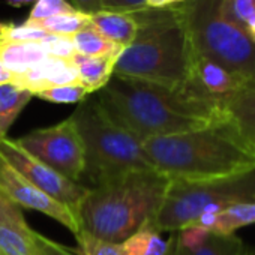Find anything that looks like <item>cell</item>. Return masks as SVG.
I'll return each instance as SVG.
<instances>
[{
    "label": "cell",
    "mask_w": 255,
    "mask_h": 255,
    "mask_svg": "<svg viewBox=\"0 0 255 255\" xmlns=\"http://www.w3.org/2000/svg\"><path fill=\"white\" fill-rule=\"evenodd\" d=\"M98 102L141 141L210 126L227 119L222 108L188 87L168 89L113 75Z\"/></svg>",
    "instance_id": "cell-1"
},
{
    "label": "cell",
    "mask_w": 255,
    "mask_h": 255,
    "mask_svg": "<svg viewBox=\"0 0 255 255\" xmlns=\"http://www.w3.org/2000/svg\"><path fill=\"white\" fill-rule=\"evenodd\" d=\"M144 150L153 168L170 180L231 176L255 165V146L224 119L188 132L147 138Z\"/></svg>",
    "instance_id": "cell-2"
},
{
    "label": "cell",
    "mask_w": 255,
    "mask_h": 255,
    "mask_svg": "<svg viewBox=\"0 0 255 255\" xmlns=\"http://www.w3.org/2000/svg\"><path fill=\"white\" fill-rule=\"evenodd\" d=\"M138 32L114 65V75L168 89L188 83L192 48L180 6L137 11Z\"/></svg>",
    "instance_id": "cell-3"
},
{
    "label": "cell",
    "mask_w": 255,
    "mask_h": 255,
    "mask_svg": "<svg viewBox=\"0 0 255 255\" xmlns=\"http://www.w3.org/2000/svg\"><path fill=\"white\" fill-rule=\"evenodd\" d=\"M168 183L164 174L146 170L90 188L80 209L81 230L99 240L122 243L155 219Z\"/></svg>",
    "instance_id": "cell-4"
},
{
    "label": "cell",
    "mask_w": 255,
    "mask_h": 255,
    "mask_svg": "<svg viewBox=\"0 0 255 255\" xmlns=\"http://www.w3.org/2000/svg\"><path fill=\"white\" fill-rule=\"evenodd\" d=\"M84 144L83 179L92 186L102 185L134 171L155 170L143 141L116 122L98 102L86 99L72 114Z\"/></svg>",
    "instance_id": "cell-5"
},
{
    "label": "cell",
    "mask_w": 255,
    "mask_h": 255,
    "mask_svg": "<svg viewBox=\"0 0 255 255\" xmlns=\"http://www.w3.org/2000/svg\"><path fill=\"white\" fill-rule=\"evenodd\" d=\"M222 0H186L179 5L191 48L246 81H255V42L230 20Z\"/></svg>",
    "instance_id": "cell-6"
},
{
    "label": "cell",
    "mask_w": 255,
    "mask_h": 255,
    "mask_svg": "<svg viewBox=\"0 0 255 255\" xmlns=\"http://www.w3.org/2000/svg\"><path fill=\"white\" fill-rule=\"evenodd\" d=\"M239 203H255V165L225 177L170 180L152 224L161 233H176L203 213L222 212Z\"/></svg>",
    "instance_id": "cell-7"
},
{
    "label": "cell",
    "mask_w": 255,
    "mask_h": 255,
    "mask_svg": "<svg viewBox=\"0 0 255 255\" xmlns=\"http://www.w3.org/2000/svg\"><path fill=\"white\" fill-rule=\"evenodd\" d=\"M17 143L69 180L78 183L83 180L86 170L84 144L72 116L57 125L41 128L17 138Z\"/></svg>",
    "instance_id": "cell-8"
},
{
    "label": "cell",
    "mask_w": 255,
    "mask_h": 255,
    "mask_svg": "<svg viewBox=\"0 0 255 255\" xmlns=\"http://www.w3.org/2000/svg\"><path fill=\"white\" fill-rule=\"evenodd\" d=\"M0 158L42 192L66 206L80 219V209L90 191L89 186L62 176L38 158L27 153L17 140L5 138L0 141Z\"/></svg>",
    "instance_id": "cell-9"
},
{
    "label": "cell",
    "mask_w": 255,
    "mask_h": 255,
    "mask_svg": "<svg viewBox=\"0 0 255 255\" xmlns=\"http://www.w3.org/2000/svg\"><path fill=\"white\" fill-rule=\"evenodd\" d=\"M0 194L21 209L26 207L47 215L66 227L74 236L81 231L80 219L74 212L26 180L2 158H0Z\"/></svg>",
    "instance_id": "cell-10"
},
{
    "label": "cell",
    "mask_w": 255,
    "mask_h": 255,
    "mask_svg": "<svg viewBox=\"0 0 255 255\" xmlns=\"http://www.w3.org/2000/svg\"><path fill=\"white\" fill-rule=\"evenodd\" d=\"M246 80L225 69L219 63L192 51L189 77L185 87L195 95L222 108V104L236 95Z\"/></svg>",
    "instance_id": "cell-11"
},
{
    "label": "cell",
    "mask_w": 255,
    "mask_h": 255,
    "mask_svg": "<svg viewBox=\"0 0 255 255\" xmlns=\"http://www.w3.org/2000/svg\"><path fill=\"white\" fill-rule=\"evenodd\" d=\"M0 255H41L23 210L0 194Z\"/></svg>",
    "instance_id": "cell-12"
},
{
    "label": "cell",
    "mask_w": 255,
    "mask_h": 255,
    "mask_svg": "<svg viewBox=\"0 0 255 255\" xmlns=\"http://www.w3.org/2000/svg\"><path fill=\"white\" fill-rule=\"evenodd\" d=\"M75 83H78V72L74 62L50 56L29 71L14 77V84L20 89L29 90L33 96L50 87Z\"/></svg>",
    "instance_id": "cell-13"
},
{
    "label": "cell",
    "mask_w": 255,
    "mask_h": 255,
    "mask_svg": "<svg viewBox=\"0 0 255 255\" xmlns=\"http://www.w3.org/2000/svg\"><path fill=\"white\" fill-rule=\"evenodd\" d=\"M90 26L114 45L125 48L138 32V18L137 12L102 9L90 14Z\"/></svg>",
    "instance_id": "cell-14"
},
{
    "label": "cell",
    "mask_w": 255,
    "mask_h": 255,
    "mask_svg": "<svg viewBox=\"0 0 255 255\" xmlns=\"http://www.w3.org/2000/svg\"><path fill=\"white\" fill-rule=\"evenodd\" d=\"M222 111L246 140L255 143V81H246L222 104Z\"/></svg>",
    "instance_id": "cell-15"
},
{
    "label": "cell",
    "mask_w": 255,
    "mask_h": 255,
    "mask_svg": "<svg viewBox=\"0 0 255 255\" xmlns=\"http://www.w3.org/2000/svg\"><path fill=\"white\" fill-rule=\"evenodd\" d=\"M119 56L107 57H86L75 54L74 62L78 72V83L92 95L102 90L114 75V65Z\"/></svg>",
    "instance_id": "cell-16"
},
{
    "label": "cell",
    "mask_w": 255,
    "mask_h": 255,
    "mask_svg": "<svg viewBox=\"0 0 255 255\" xmlns=\"http://www.w3.org/2000/svg\"><path fill=\"white\" fill-rule=\"evenodd\" d=\"M41 42H11L0 39V60L15 75H20L47 59Z\"/></svg>",
    "instance_id": "cell-17"
},
{
    "label": "cell",
    "mask_w": 255,
    "mask_h": 255,
    "mask_svg": "<svg viewBox=\"0 0 255 255\" xmlns=\"http://www.w3.org/2000/svg\"><path fill=\"white\" fill-rule=\"evenodd\" d=\"M171 243V236L164 239L161 231L152 222L144 224L132 236L119 243L123 255H167Z\"/></svg>",
    "instance_id": "cell-18"
},
{
    "label": "cell",
    "mask_w": 255,
    "mask_h": 255,
    "mask_svg": "<svg viewBox=\"0 0 255 255\" xmlns=\"http://www.w3.org/2000/svg\"><path fill=\"white\" fill-rule=\"evenodd\" d=\"M33 95L15 84L0 86V141L8 138V132L17 117L30 102Z\"/></svg>",
    "instance_id": "cell-19"
},
{
    "label": "cell",
    "mask_w": 255,
    "mask_h": 255,
    "mask_svg": "<svg viewBox=\"0 0 255 255\" xmlns=\"http://www.w3.org/2000/svg\"><path fill=\"white\" fill-rule=\"evenodd\" d=\"M255 224V203H239L216 213L212 234L233 236L237 230Z\"/></svg>",
    "instance_id": "cell-20"
},
{
    "label": "cell",
    "mask_w": 255,
    "mask_h": 255,
    "mask_svg": "<svg viewBox=\"0 0 255 255\" xmlns=\"http://www.w3.org/2000/svg\"><path fill=\"white\" fill-rule=\"evenodd\" d=\"M72 44L75 53L86 57H107V56H119L123 48L114 45L111 41L104 38L96 29L92 26L84 27L72 38Z\"/></svg>",
    "instance_id": "cell-21"
},
{
    "label": "cell",
    "mask_w": 255,
    "mask_h": 255,
    "mask_svg": "<svg viewBox=\"0 0 255 255\" xmlns=\"http://www.w3.org/2000/svg\"><path fill=\"white\" fill-rule=\"evenodd\" d=\"M35 26H38L39 29L47 32L48 35L72 38L75 33H78L84 27L90 26V14L74 9L71 12L60 14V15L51 17L48 20H44Z\"/></svg>",
    "instance_id": "cell-22"
},
{
    "label": "cell",
    "mask_w": 255,
    "mask_h": 255,
    "mask_svg": "<svg viewBox=\"0 0 255 255\" xmlns=\"http://www.w3.org/2000/svg\"><path fill=\"white\" fill-rule=\"evenodd\" d=\"M245 243L236 234L233 236H216L210 234L207 240L195 251H185L186 255H243Z\"/></svg>",
    "instance_id": "cell-23"
},
{
    "label": "cell",
    "mask_w": 255,
    "mask_h": 255,
    "mask_svg": "<svg viewBox=\"0 0 255 255\" xmlns=\"http://www.w3.org/2000/svg\"><path fill=\"white\" fill-rule=\"evenodd\" d=\"M35 96L53 104H81L90 96V93L80 83H75V84L50 87L38 92Z\"/></svg>",
    "instance_id": "cell-24"
},
{
    "label": "cell",
    "mask_w": 255,
    "mask_h": 255,
    "mask_svg": "<svg viewBox=\"0 0 255 255\" xmlns=\"http://www.w3.org/2000/svg\"><path fill=\"white\" fill-rule=\"evenodd\" d=\"M50 35L39 29L38 26L30 24H12L0 23V39L11 42H42Z\"/></svg>",
    "instance_id": "cell-25"
},
{
    "label": "cell",
    "mask_w": 255,
    "mask_h": 255,
    "mask_svg": "<svg viewBox=\"0 0 255 255\" xmlns=\"http://www.w3.org/2000/svg\"><path fill=\"white\" fill-rule=\"evenodd\" d=\"M74 9H75L74 5H71L68 0H36L24 23L35 26L44 20H48V18L60 15V14L71 12Z\"/></svg>",
    "instance_id": "cell-26"
},
{
    "label": "cell",
    "mask_w": 255,
    "mask_h": 255,
    "mask_svg": "<svg viewBox=\"0 0 255 255\" xmlns=\"http://www.w3.org/2000/svg\"><path fill=\"white\" fill-rule=\"evenodd\" d=\"M78 242L77 249H72L77 255H123L119 245L99 240L86 231H78L75 234Z\"/></svg>",
    "instance_id": "cell-27"
},
{
    "label": "cell",
    "mask_w": 255,
    "mask_h": 255,
    "mask_svg": "<svg viewBox=\"0 0 255 255\" xmlns=\"http://www.w3.org/2000/svg\"><path fill=\"white\" fill-rule=\"evenodd\" d=\"M221 8L230 20L245 27L255 15V0H222Z\"/></svg>",
    "instance_id": "cell-28"
},
{
    "label": "cell",
    "mask_w": 255,
    "mask_h": 255,
    "mask_svg": "<svg viewBox=\"0 0 255 255\" xmlns=\"http://www.w3.org/2000/svg\"><path fill=\"white\" fill-rule=\"evenodd\" d=\"M210 234L212 233H209L207 230H204L203 227H200L197 224L185 225L183 228L176 231V236H177V240H179L180 246L188 252L195 251L197 248H200L207 240V237Z\"/></svg>",
    "instance_id": "cell-29"
},
{
    "label": "cell",
    "mask_w": 255,
    "mask_h": 255,
    "mask_svg": "<svg viewBox=\"0 0 255 255\" xmlns=\"http://www.w3.org/2000/svg\"><path fill=\"white\" fill-rule=\"evenodd\" d=\"M42 48L45 50L47 56L50 57H57V59H68L71 60L77 53L72 44L71 38H63V36H54L50 35L47 39L41 42Z\"/></svg>",
    "instance_id": "cell-30"
},
{
    "label": "cell",
    "mask_w": 255,
    "mask_h": 255,
    "mask_svg": "<svg viewBox=\"0 0 255 255\" xmlns=\"http://www.w3.org/2000/svg\"><path fill=\"white\" fill-rule=\"evenodd\" d=\"M36 243L41 255H77L71 248H66L39 233H36Z\"/></svg>",
    "instance_id": "cell-31"
},
{
    "label": "cell",
    "mask_w": 255,
    "mask_h": 255,
    "mask_svg": "<svg viewBox=\"0 0 255 255\" xmlns=\"http://www.w3.org/2000/svg\"><path fill=\"white\" fill-rule=\"evenodd\" d=\"M104 9L137 12L146 8V0H101Z\"/></svg>",
    "instance_id": "cell-32"
},
{
    "label": "cell",
    "mask_w": 255,
    "mask_h": 255,
    "mask_svg": "<svg viewBox=\"0 0 255 255\" xmlns=\"http://www.w3.org/2000/svg\"><path fill=\"white\" fill-rule=\"evenodd\" d=\"M72 3L75 9L86 12V14H93V12L104 9L101 0H72Z\"/></svg>",
    "instance_id": "cell-33"
},
{
    "label": "cell",
    "mask_w": 255,
    "mask_h": 255,
    "mask_svg": "<svg viewBox=\"0 0 255 255\" xmlns=\"http://www.w3.org/2000/svg\"><path fill=\"white\" fill-rule=\"evenodd\" d=\"M186 0H146V8L161 9V8H171L185 3Z\"/></svg>",
    "instance_id": "cell-34"
},
{
    "label": "cell",
    "mask_w": 255,
    "mask_h": 255,
    "mask_svg": "<svg viewBox=\"0 0 255 255\" xmlns=\"http://www.w3.org/2000/svg\"><path fill=\"white\" fill-rule=\"evenodd\" d=\"M3 84H14V74L0 60V86Z\"/></svg>",
    "instance_id": "cell-35"
},
{
    "label": "cell",
    "mask_w": 255,
    "mask_h": 255,
    "mask_svg": "<svg viewBox=\"0 0 255 255\" xmlns=\"http://www.w3.org/2000/svg\"><path fill=\"white\" fill-rule=\"evenodd\" d=\"M167 255H186L183 248L180 246L176 233H171V243H170V249L167 252Z\"/></svg>",
    "instance_id": "cell-36"
},
{
    "label": "cell",
    "mask_w": 255,
    "mask_h": 255,
    "mask_svg": "<svg viewBox=\"0 0 255 255\" xmlns=\"http://www.w3.org/2000/svg\"><path fill=\"white\" fill-rule=\"evenodd\" d=\"M245 30L249 35V38L255 42V15L245 24Z\"/></svg>",
    "instance_id": "cell-37"
},
{
    "label": "cell",
    "mask_w": 255,
    "mask_h": 255,
    "mask_svg": "<svg viewBox=\"0 0 255 255\" xmlns=\"http://www.w3.org/2000/svg\"><path fill=\"white\" fill-rule=\"evenodd\" d=\"M32 2H36V0H6V3L11 5L12 8H21V6L32 3Z\"/></svg>",
    "instance_id": "cell-38"
},
{
    "label": "cell",
    "mask_w": 255,
    "mask_h": 255,
    "mask_svg": "<svg viewBox=\"0 0 255 255\" xmlns=\"http://www.w3.org/2000/svg\"><path fill=\"white\" fill-rule=\"evenodd\" d=\"M243 255H255V249L254 248H245Z\"/></svg>",
    "instance_id": "cell-39"
},
{
    "label": "cell",
    "mask_w": 255,
    "mask_h": 255,
    "mask_svg": "<svg viewBox=\"0 0 255 255\" xmlns=\"http://www.w3.org/2000/svg\"><path fill=\"white\" fill-rule=\"evenodd\" d=\"M254 146H255V143H254Z\"/></svg>",
    "instance_id": "cell-40"
}]
</instances>
